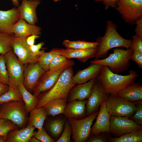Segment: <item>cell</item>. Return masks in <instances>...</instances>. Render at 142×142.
I'll return each mask as SVG.
<instances>
[{
	"label": "cell",
	"instance_id": "obj_1",
	"mask_svg": "<svg viewBox=\"0 0 142 142\" xmlns=\"http://www.w3.org/2000/svg\"><path fill=\"white\" fill-rule=\"evenodd\" d=\"M129 73L127 75H119L112 72L107 66L103 65L98 76V82L106 94L114 95L134 82L139 76L134 70H130Z\"/></svg>",
	"mask_w": 142,
	"mask_h": 142
},
{
	"label": "cell",
	"instance_id": "obj_2",
	"mask_svg": "<svg viewBox=\"0 0 142 142\" xmlns=\"http://www.w3.org/2000/svg\"><path fill=\"white\" fill-rule=\"evenodd\" d=\"M106 23L104 35L97 42L98 45L97 48L96 59L105 57L108 51L114 48L122 47L128 49L130 48L131 40L125 39L121 36L111 21L108 20Z\"/></svg>",
	"mask_w": 142,
	"mask_h": 142
},
{
	"label": "cell",
	"instance_id": "obj_3",
	"mask_svg": "<svg viewBox=\"0 0 142 142\" xmlns=\"http://www.w3.org/2000/svg\"><path fill=\"white\" fill-rule=\"evenodd\" d=\"M73 74L72 66L64 69L54 85L38 100L35 108L42 107L48 102L53 99H63L67 100L69 92L75 85L72 82Z\"/></svg>",
	"mask_w": 142,
	"mask_h": 142
},
{
	"label": "cell",
	"instance_id": "obj_4",
	"mask_svg": "<svg viewBox=\"0 0 142 142\" xmlns=\"http://www.w3.org/2000/svg\"><path fill=\"white\" fill-rule=\"evenodd\" d=\"M133 51L129 48L124 50L116 48L113 49V53L107 58L102 59H95L90 62L108 67L112 72L116 74L127 71L130 64L129 60Z\"/></svg>",
	"mask_w": 142,
	"mask_h": 142
},
{
	"label": "cell",
	"instance_id": "obj_5",
	"mask_svg": "<svg viewBox=\"0 0 142 142\" xmlns=\"http://www.w3.org/2000/svg\"><path fill=\"white\" fill-rule=\"evenodd\" d=\"M23 100L12 101L0 104V119L9 120L21 127L28 120Z\"/></svg>",
	"mask_w": 142,
	"mask_h": 142
},
{
	"label": "cell",
	"instance_id": "obj_6",
	"mask_svg": "<svg viewBox=\"0 0 142 142\" xmlns=\"http://www.w3.org/2000/svg\"><path fill=\"white\" fill-rule=\"evenodd\" d=\"M4 55L8 75V85L10 87L18 88L19 85L23 84L24 64L19 60L13 50Z\"/></svg>",
	"mask_w": 142,
	"mask_h": 142
},
{
	"label": "cell",
	"instance_id": "obj_7",
	"mask_svg": "<svg viewBox=\"0 0 142 142\" xmlns=\"http://www.w3.org/2000/svg\"><path fill=\"white\" fill-rule=\"evenodd\" d=\"M98 112H94L88 116L80 120L68 118L72 131V138L75 142L87 141L91 133V126Z\"/></svg>",
	"mask_w": 142,
	"mask_h": 142
},
{
	"label": "cell",
	"instance_id": "obj_8",
	"mask_svg": "<svg viewBox=\"0 0 142 142\" xmlns=\"http://www.w3.org/2000/svg\"><path fill=\"white\" fill-rule=\"evenodd\" d=\"M107 110L111 115L129 117L134 113L135 104L124 98L116 95H111L106 98Z\"/></svg>",
	"mask_w": 142,
	"mask_h": 142
},
{
	"label": "cell",
	"instance_id": "obj_9",
	"mask_svg": "<svg viewBox=\"0 0 142 142\" xmlns=\"http://www.w3.org/2000/svg\"><path fill=\"white\" fill-rule=\"evenodd\" d=\"M114 8L128 23H135L142 17V0H118Z\"/></svg>",
	"mask_w": 142,
	"mask_h": 142
},
{
	"label": "cell",
	"instance_id": "obj_10",
	"mask_svg": "<svg viewBox=\"0 0 142 142\" xmlns=\"http://www.w3.org/2000/svg\"><path fill=\"white\" fill-rule=\"evenodd\" d=\"M74 62L69 60L67 62L55 69L45 72L39 79L34 88V93L37 96L41 92L50 89L55 84L63 71L67 68L73 66Z\"/></svg>",
	"mask_w": 142,
	"mask_h": 142
},
{
	"label": "cell",
	"instance_id": "obj_11",
	"mask_svg": "<svg viewBox=\"0 0 142 142\" xmlns=\"http://www.w3.org/2000/svg\"><path fill=\"white\" fill-rule=\"evenodd\" d=\"M26 38L13 36L12 50L19 60L24 65L37 63L39 56L36 55L31 51L27 43Z\"/></svg>",
	"mask_w": 142,
	"mask_h": 142
},
{
	"label": "cell",
	"instance_id": "obj_12",
	"mask_svg": "<svg viewBox=\"0 0 142 142\" xmlns=\"http://www.w3.org/2000/svg\"><path fill=\"white\" fill-rule=\"evenodd\" d=\"M109 133L121 136L142 130V126L128 117L111 115Z\"/></svg>",
	"mask_w": 142,
	"mask_h": 142
},
{
	"label": "cell",
	"instance_id": "obj_13",
	"mask_svg": "<svg viewBox=\"0 0 142 142\" xmlns=\"http://www.w3.org/2000/svg\"><path fill=\"white\" fill-rule=\"evenodd\" d=\"M102 101L94 124L91 127L90 133L93 135H98L101 133L106 132L110 136L109 133L110 118L111 115L106 108V98Z\"/></svg>",
	"mask_w": 142,
	"mask_h": 142
},
{
	"label": "cell",
	"instance_id": "obj_14",
	"mask_svg": "<svg viewBox=\"0 0 142 142\" xmlns=\"http://www.w3.org/2000/svg\"><path fill=\"white\" fill-rule=\"evenodd\" d=\"M40 3V1L22 0L17 8L20 19L28 23L35 24L38 21L36 9Z\"/></svg>",
	"mask_w": 142,
	"mask_h": 142
},
{
	"label": "cell",
	"instance_id": "obj_15",
	"mask_svg": "<svg viewBox=\"0 0 142 142\" xmlns=\"http://www.w3.org/2000/svg\"><path fill=\"white\" fill-rule=\"evenodd\" d=\"M24 69L23 85L28 90H34L41 77L45 71L37 63L28 64Z\"/></svg>",
	"mask_w": 142,
	"mask_h": 142
},
{
	"label": "cell",
	"instance_id": "obj_16",
	"mask_svg": "<svg viewBox=\"0 0 142 142\" xmlns=\"http://www.w3.org/2000/svg\"><path fill=\"white\" fill-rule=\"evenodd\" d=\"M106 94L101 84L96 82L86 104L88 115L97 111L103 100L106 97Z\"/></svg>",
	"mask_w": 142,
	"mask_h": 142
},
{
	"label": "cell",
	"instance_id": "obj_17",
	"mask_svg": "<svg viewBox=\"0 0 142 142\" xmlns=\"http://www.w3.org/2000/svg\"><path fill=\"white\" fill-rule=\"evenodd\" d=\"M51 51L54 53L63 55L69 59L76 58L84 63L90 58L95 57L97 48L87 49L54 48Z\"/></svg>",
	"mask_w": 142,
	"mask_h": 142
},
{
	"label": "cell",
	"instance_id": "obj_18",
	"mask_svg": "<svg viewBox=\"0 0 142 142\" xmlns=\"http://www.w3.org/2000/svg\"><path fill=\"white\" fill-rule=\"evenodd\" d=\"M19 19L17 8L0 10V33L12 35L13 27Z\"/></svg>",
	"mask_w": 142,
	"mask_h": 142
},
{
	"label": "cell",
	"instance_id": "obj_19",
	"mask_svg": "<svg viewBox=\"0 0 142 142\" xmlns=\"http://www.w3.org/2000/svg\"><path fill=\"white\" fill-rule=\"evenodd\" d=\"M96 78H93L85 83L74 86L69 92L67 100L69 102L76 100H83L88 98L96 82Z\"/></svg>",
	"mask_w": 142,
	"mask_h": 142
},
{
	"label": "cell",
	"instance_id": "obj_20",
	"mask_svg": "<svg viewBox=\"0 0 142 142\" xmlns=\"http://www.w3.org/2000/svg\"><path fill=\"white\" fill-rule=\"evenodd\" d=\"M102 65L91 63L86 68L78 71L73 75L72 79L74 85L85 83L91 79L97 78L100 72Z\"/></svg>",
	"mask_w": 142,
	"mask_h": 142
},
{
	"label": "cell",
	"instance_id": "obj_21",
	"mask_svg": "<svg viewBox=\"0 0 142 142\" xmlns=\"http://www.w3.org/2000/svg\"><path fill=\"white\" fill-rule=\"evenodd\" d=\"M42 29L35 24H30L24 20L20 19L14 25L12 32L16 36L26 38L33 35H40Z\"/></svg>",
	"mask_w": 142,
	"mask_h": 142
},
{
	"label": "cell",
	"instance_id": "obj_22",
	"mask_svg": "<svg viewBox=\"0 0 142 142\" xmlns=\"http://www.w3.org/2000/svg\"><path fill=\"white\" fill-rule=\"evenodd\" d=\"M36 128L28 125L25 128L19 130H12L8 133L6 142H28L33 136Z\"/></svg>",
	"mask_w": 142,
	"mask_h": 142
},
{
	"label": "cell",
	"instance_id": "obj_23",
	"mask_svg": "<svg viewBox=\"0 0 142 142\" xmlns=\"http://www.w3.org/2000/svg\"><path fill=\"white\" fill-rule=\"evenodd\" d=\"M86 100H75L67 104L63 114L65 117L75 119L83 116L85 112Z\"/></svg>",
	"mask_w": 142,
	"mask_h": 142
},
{
	"label": "cell",
	"instance_id": "obj_24",
	"mask_svg": "<svg viewBox=\"0 0 142 142\" xmlns=\"http://www.w3.org/2000/svg\"><path fill=\"white\" fill-rule=\"evenodd\" d=\"M131 102L142 99V86L134 82L126 87L118 91L115 95Z\"/></svg>",
	"mask_w": 142,
	"mask_h": 142
},
{
	"label": "cell",
	"instance_id": "obj_25",
	"mask_svg": "<svg viewBox=\"0 0 142 142\" xmlns=\"http://www.w3.org/2000/svg\"><path fill=\"white\" fill-rule=\"evenodd\" d=\"M67 100L63 99H56L48 102L42 107L45 110L47 116H53L63 114L67 105Z\"/></svg>",
	"mask_w": 142,
	"mask_h": 142
},
{
	"label": "cell",
	"instance_id": "obj_26",
	"mask_svg": "<svg viewBox=\"0 0 142 142\" xmlns=\"http://www.w3.org/2000/svg\"><path fill=\"white\" fill-rule=\"evenodd\" d=\"M28 125L35 127L38 130L43 128L47 115L43 107L34 108L29 112Z\"/></svg>",
	"mask_w": 142,
	"mask_h": 142
},
{
	"label": "cell",
	"instance_id": "obj_27",
	"mask_svg": "<svg viewBox=\"0 0 142 142\" xmlns=\"http://www.w3.org/2000/svg\"><path fill=\"white\" fill-rule=\"evenodd\" d=\"M18 88L22 96L28 113L36 107L38 102L37 96L35 94H32L24 86L23 84L20 85Z\"/></svg>",
	"mask_w": 142,
	"mask_h": 142
},
{
	"label": "cell",
	"instance_id": "obj_28",
	"mask_svg": "<svg viewBox=\"0 0 142 142\" xmlns=\"http://www.w3.org/2000/svg\"><path fill=\"white\" fill-rule=\"evenodd\" d=\"M66 48L78 49H87L97 48L98 45L97 42H90L84 41H70L65 40L62 42Z\"/></svg>",
	"mask_w": 142,
	"mask_h": 142
},
{
	"label": "cell",
	"instance_id": "obj_29",
	"mask_svg": "<svg viewBox=\"0 0 142 142\" xmlns=\"http://www.w3.org/2000/svg\"><path fill=\"white\" fill-rule=\"evenodd\" d=\"M66 120L63 118H57L51 120L49 123L48 128L52 136L57 138L60 136L64 127Z\"/></svg>",
	"mask_w": 142,
	"mask_h": 142
},
{
	"label": "cell",
	"instance_id": "obj_30",
	"mask_svg": "<svg viewBox=\"0 0 142 142\" xmlns=\"http://www.w3.org/2000/svg\"><path fill=\"white\" fill-rule=\"evenodd\" d=\"M109 141L111 142H141L142 131L126 133L118 138H110Z\"/></svg>",
	"mask_w": 142,
	"mask_h": 142
},
{
	"label": "cell",
	"instance_id": "obj_31",
	"mask_svg": "<svg viewBox=\"0 0 142 142\" xmlns=\"http://www.w3.org/2000/svg\"><path fill=\"white\" fill-rule=\"evenodd\" d=\"M22 100V97L18 88L9 87L8 90L0 96V104L12 101Z\"/></svg>",
	"mask_w": 142,
	"mask_h": 142
},
{
	"label": "cell",
	"instance_id": "obj_32",
	"mask_svg": "<svg viewBox=\"0 0 142 142\" xmlns=\"http://www.w3.org/2000/svg\"><path fill=\"white\" fill-rule=\"evenodd\" d=\"M12 35L0 33V54H5L12 50Z\"/></svg>",
	"mask_w": 142,
	"mask_h": 142
},
{
	"label": "cell",
	"instance_id": "obj_33",
	"mask_svg": "<svg viewBox=\"0 0 142 142\" xmlns=\"http://www.w3.org/2000/svg\"><path fill=\"white\" fill-rule=\"evenodd\" d=\"M53 54L54 53L51 50L48 52H44L38 58L37 63L45 72L49 70V65Z\"/></svg>",
	"mask_w": 142,
	"mask_h": 142
},
{
	"label": "cell",
	"instance_id": "obj_34",
	"mask_svg": "<svg viewBox=\"0 0 142 142\" xmlns=\"http://www.w3.org/2000/svg\"><path fill=\"white\" fill-rule=\"evenodd\" d=\"M53 53L54 54L49 65V71L55 69L65 64L70 60L63 55Z\"/></svg>",
	"mask_w": 142,
	"mask_h": 142
},
{
	"label": "cell",
	"instance_id": "obj_35",
	"mask_svg": "<svg viewBox=\"0 0 142 142\" xmlns=\"http://www.w3.org/2000/svg\"><path fill=\"white\" fill-rule=\"evenodd\" d=\"M0 79L2 84L8 85L9 78L4 54L0 55Z\"/></svg>",
	"mask_w": 142,
	"mask_h": 142
},
{
	"label": "cell",
	"instance_id": "obj_36",
	"mask_svg": "<svg viewBox=\"0 0 142 142\" xmlns=\"http://www.w3.org/2000/svg\"><path fill=\"white\" fill-rule=\"evenodd\" d=\"M17 128H18L17 126L11 121L0 119V135L6 137L9 131Z\"/></svg>",
	"mask_w": 142,
	"mask_h": 142
},
{
	"label": "cell",
	"instance_id": "obj_37",
	"mask_svg": "<svg viewBox=\"0 0 142 142\" xmlns=\"http://www.w3.org/2000/svg\"><path fill=\"white\" fill-rule=\"evenodd\" d=\"M72 131L70 125L68 120H66L63 130L57 142H71L70 137Z\"/></svg>",
	"mask_w": 142,
	"mask_h": 142
},
{
	"label": "cell",
	"instance_id": "obj_38",
	"mask_svg": "<svg viewBox=\"0 0 142 142\" xmlns=\"http://www.w3.org/2000/svg\"><path fill=\"white\" fill-rule=\"evenodd\" d=\"M42 142H54L55 140L47 134L45 129L43 128L40 130L35 132L33 136Z\"/></svg>",
	"mask_w": 142,
	"mask_h": 142
},
{
	"label": "cell",
	"instance_id": "obj_39",
	"mask_svg": "<svg viewBox=\"0 0 142 142\" xmlns=\"http://www.w3.org/2000/svg\"><path fill=\"white\" fill-rule=\"evenodd\" d=\"M130 48L133 51H135L142 53V37L136 34L133 37Z\"/></svg>",
	"mask_w": 142,
	"mask_h": 142
},
{
	"label": "cell",
	"instance_id": "obj_40",
	"mask_svg": "<svg viewBox=\"0 0 142 142\" xmlns=\"http://www.w3.org/2000/svg\"><path fill=\"white\" fill-rule=\"evenodd\" d=\"M137 106H135L136 110L131 116L133 120L138 124L141 125L142 124V103L140 101L138 102Z\"/></svg>",
	"mask_w": 142,
	"mask_h": 142
},
{
	"label": "cell",
	"instance_id": "obj_41",
	"mask_svg": "<svg viewBox=\"0 0 142 142\" xmlns=\"http://www.w3.org/2000/svg\"><path fill=\"white\" fill-rule=\"evenodd\" d=\"M131 59L135 62L138 67L140 68H142V53L134 51L131 58Z\"/></svg>",
	"mask_w": 142,
	"mask_h": 142
},
{
	"label": "cell",
	"instance_id": "obj_42",
	"mask_svg": "<svg viewBox=\"0 0 142 142\" xmlns=\"http://www.w3.org/2000/svg\"><path fill=\"white\" fill-rule=\"evenodd\" d=\"M43 42L39 43L38 44L30 46L32 52L36 55L40 56L45 52L44 50H40L42 47L44 45Z\"/></svg>",
	"mask_w": 142,
	"mask_h": 142
},
{
	"label": "cell",
	"instance_id": "obj_43",
	"mask_svg": "<svg viewBox=\"0 0 142 142\" xmlns=\"http://www.w3.org/2000/svg\"><path fill=\"white\" fill-rule=\"evenodd\" d=\"M118 0H95V2H101L104 6L105 10H108L109 8H115Z\"/></svg>",
	"mask_w": 142,
	"mask_h": 142
},
{
	"label": "cell",
	"instance_id": "obj_44",
	"mask_svg": "<svg viewBox=\"0 0 142 142\" xmlns=\"http://www.w3.org/2000/svg\"><path fill=\"white\" fill-rule=\"evenodd\" d=\"M135 23L136 25L135 29L136 34L142 37V17L137 19Z\"/></svg>",
	"mask_w": 142,
	"mask_h": 142
},
{
	"label": "cell",
	"instance_id": "obj_45",
	"mask_svg": "<svg viewBox=\"0 0 142 142\" xmlns=\"http://www.w3.org/2000/svg\"><path fill=\"white\" fill-rule=\"evenodd\" d=\"M87 142H106L107 141L106 139L102 135H93L86 141Z\"/></svg>",
	"mask_w": 142,
	"mask_h": 142
},
{
	"label": "cell",
	"instance_id": "obj_46",
	"mask_svg": "<svg viewBox=\"0 0 142 142\" xmlns=\"http://www.w3.org/2000/svg\"><path fill=\"white\" fill-rule=\"evenodd\" d=\"M39 37V36L35 35L29 36L26 38L27 43L29 46L33 45L34 44L35 40Z\"/></svg>",
	"mask_w": 142,
	"mask_h": 142
},
{
	"label": "cell",
	"instance_id": "obj_47",
	"mask_svg": "<svg viewBox=\"0 0 142 142\" xmlns=\"http://www.w3.org/2000/svg\"><path fill=\"white\" fill-rule=\"evenodd\" d=\"M9 88L8 85L0 84V96L8 90Z\"/></svg>",
	"mask_w": 142,
	"mask_h": 142
},
{
	"label": "cell",
	"instance_id": "obj_48",
	"mask_svg": "<svg viewBox=\"0 0 142 142\" xmlns=\"http://www.w3.org/2000/svg\"><path fill=\"white\" fill-rule=\"evenodd\" d=\"M28 142H41L40 141L37 139L34 136H32L29 139Z\"/></svg>",
	"mask_w": 142,
	"mask_h": 142
},
{
	"label": "cell",
	"instance_id": "obj_49",
	"mask_svg": "<svg viewBox=\"0 0 142 142\" xmlns=\"http://www.w3.org/2000/svg\"><path fill=\"white\" fill-rule=\"evenodd\" d=\"M13 3V5L16 7H18L19 6V0H11ZM37 1H40V0H35Z\"/></svg>",
	"mask_w": 142,
	"mask_h": 142
},
{
	"label": "cell",
	"instance_id": "obj_50",
	"mask_svg": "<svg viewBox=\"0 0 142 142\" xmlns=\"http://www.w3.org/2000/svg\"><path fill=\"white\" fill-rule=\"evenodd\" d=\"M6 138L4 136L0 135V142H6Z\"/></svg>",
	"mask_w": 142,
	"mask_h": 142
},
{
	"label": "cell",
	"instance_id": "obj_51",
	"mask_svg": "<svg viewBox=\"0 0 142 142\" xmlns=\"http://www.w3.org/2000/svg\"><path fill=\"white\" fill-rule=\"evenodd\" d=\"M53 0L55 2H57L59 1H60V0Z\"/></svg>",
	"mask_w": 142,
	"mask_h": 142
},
{
	"label": "cell",
	"instance_id": "obj_52",
	"mask_svg": "<svg viewBox=\"0 0 142 142\" xmlns=\"http://www.w3.org/2000/svg\"><path fill=\"white\" fill-rule=\"evenodd\" d=\"M0 84H2V82H1V80L0 79Z\"/></svg>",
	"mask_w": 142,
	"mask_h": 142
}]
</instances>
